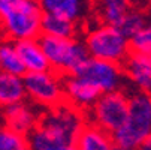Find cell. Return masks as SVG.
<instances>
[{
	"instance_id": "20",
	"label": "cell",
	"mask_w": 151,
	"mask_h": 150,
	"mask_svg": "<svg viewBox=\"0 0 151 150\" xmlns=\"http://www.w3.org/2000/svg\"><path fill=\"white\" fill-rule=\"evenodd\" d=\"M29 149L27 135H23L6 125H0V150H26Z\"/></svg>"
},
{
	"instance_id": "17",
	"label": "cell",
	"mask_w": 151,
	"mask_h": 150,
	"mask_svg": "<svg viewBox=\"0 0 151 150\" xmlns=\"http://www.w3.org/2000/svg\"><path fill=\"white\" fill-rule=\"evenodd\" d=\"M27 99L21 75L0 71V108Z\"/></svg>"
},
{
	"instance_id": "8",
	"label": "cell",
	"mask_w": 151,
	"mask_h": 150,
	"mask_svg": "<svg viewBox=\"0 0 151 150\" xmlns=\"http://www.w3.org/2000/svg\"><path fill=\"white\" fill-rule=\"evenodd\" d=\"M72 75H79L87 80L90 84L99 89L100 93L124 90L127 81L121 65L94 57H88L85 62H82Z\"/></svg>"
},
{
	"instance_id": "21",
	"label": "cell",
	"mask_w": 151,
	"mask_h": 150,
	"mask_svg": "<svg viewBox=\"0 0 151 150\" xmlns=\"http://www.w3.org/2000/svg\"><path fill=\"white\" fill-rule=\"evenodd\" d=\"M130 47L135 51H151V21L130 39Z\"/></svg>"
},
{
	"instance_id": "24",
	"label": "cell",
	"mask_w": 151,
	"mask_h": 150,
	"mask_svg": "<svg viewBox=\"0 0 151 150\" xmlns=\"http://www.w3.org/2000/svg\"><path fill=\"white\" fill-rule=\"evenodd\" d=\"M148 93H150V96H151V90H150V92H148Z\"/></svg>"
},
{
	"instance_id": "25",
	"label": "cell",
	"mask_w": 151,
	"mask_h": 150,
	"mask_svg": "<svg viewBox=\"0 0 151 150\" xmlns=\"http://www.w3.org/2000/svg\"><path fill=\"white\" fill-rule=\"evenodd\" d=\"M35 2H40V0H35Z\"/></svg>"
},
{
	"instance_id": "2",
	"label": "cell",
	"mask_w": 151,
	"mask_h": 150,
	"mask_svg": "<svg viewBox=\"0 0 151 150\" xmlns=\"http://www.w3.org/2000/svg\"><path fill=\"white\" fill-rule=\"evenodd\" d=\"M114 149L136 150L151 135V96L136 90L129 96V111L124 123L111 134Z\"/></svg>"
},
{
	"instance_id": "14",
	"label": "cell",
	"mask_w": 151,
	"mask_h": 150,
	"mask_svg": "<svg viewBox=\"0 0 151 150\" xmlns=\"http://www.w3.org/2000/svg\"><path fill=\"white\" fill-rule=\"evenodd\" d=\"M75 149L79 150H114L112 135L94 123L85 122L78 134Z\"/></svg>"
},
{
	"instance_id": "1",
	"label": "cell",
	"mask_w": 151,
	"mask_h": 150,
	"mask_svg": "<svg viewBox=\"0 0 151 150\" xmlns=\"http://www.w3.org/2000/svg\"><path fill=\"white\" fill-rule=\"evenodd\" d=\"M85 113L63 101L40 113L35 129L27 134L32 150H73L76 138L85 125Z\"/></svg>"
},
{
	"instance_id": "5",
	"label": "cell",
	"mask_w": 151,
	"mask_h": 150,
	"mask_svg": "<svg viewBox=\"0 0 151 150\" xmlns=\"http://www.w3.org/2000/svg\"><path fill=\"white\" fill-rule=\"evenodd\" d=\"M82 42L90 57L114 62L118 65H123L132 51L130 39H127L117 26L103 23L85 30Z\"/></svg>"
},
{
	"instance_id": "16",
	"label": "cell",
	"mask_w": 151,
	"mask_h": 150,
	"mask_svg": "<svg viewBox=\"0 0 151 150\" xmlns=\"http://www.w3.org/2000/svg\"><path fill=\"white\" fill-rule=\"evenodd\" d=\"M81 26L82 24L64 17L44 12L40 21V35H50L57 38H78Z\"/></svg>"
},
{
	"instance_id": "22",
	"label": "cell",
	"mask_w": 151,
	"mask_h": 150,
	"mask_svg": "<svg viewBox=\"0 0 151 150\" xmlns=\"http://www.w3.org/2000/svg\"><path fill=\"white\" fill-rule=\"evenodd\" d=\"M141 149H145V150H151V135L145 140V143L142 144V147Z\"/></svg>"
},
{
	"instance_id": "7",
	"label": "cell",
	"mask_w": 151,
	"mask_h": 150,
	"mask_svg": "<svg viewBox=\"0 0 151 150\" xmlns=\"http://www.w3.org/2000/svg\"><path fill=\"white\" fill-rule=\"evenodd\" d=\"M23 81L27 99L40 108H51L64 101L63 77L52 69L26 72L23 75Z\"/></svg>"
},
{
	"instance_id": "23",
	"label": "cell",
	"mask_w": 151,
	"mask_h": 150,
	"mask_svg": "<svg viewBox=\"0 0 151 150\" xmlns=\"http://www.w3.org/2000/svg\"><path fill=\"white\" fill-rule=\"evenodd\" d=\"M0 125H2V114H0Z\"/></svg>"
},
{
	"instance_id": "10",
	"label": "cell",
	"mask_w": 151,
	"mask_h": 150,
	"mask_svg": "<svg viewBox=\"0 0 151 150\" xmlns=\"http://www.w3.org/2000/svg\"><path fill=\"white\" fill-rule=\"evenodd\" d=\"M123 71L138 90H151V51H135L132 50L123 62Z\"/></svg>"
},
{
	"instance_id": "4",
	"label": "cell",
	"mask_w": 151,
	"mask_h": 150,
	"mask_svg": "<svg viewBox=\"0 0 151 150\" xmlns=\"http://www.w3.org/2000/svg\"><path fill=\"white\" fill-rule=\"evenodd\" d=\"M39 44L44 50L50 69L61 77L72 75L82 62L90 56L84 42L78 38H57L50 35H39Z\"/></svg>"
},
{
	"instance_id": "11",
	"label": "cell",
	"mask_w": 151,
	"mask_h": 150,
	"mask_svg": "<svg viewBox=\"0 0 151 150\" xmlns=\"http://www.w3.org/2000/svg\"><path fill=\"white\" fill-rule=\"evenodd\" d=\"M64 84V101H68L81 111H87L96 102V99L102 95L97 87L90 84L79 75H68L63 77Z\"/></svg>"
},
{
	"instance_id": "18",
	"label": "cell",
	"mask_w": 151,
	"mask_h": 150,
	"mask_svg": "<svg viewBox=\"0 0 151 150\" xmlns=\"http://www.w3.org/2000/svg\"><path fill=\"white\" fill-rule=\"evenodd\" d=\"M0 71L21 75V77L26 74L24 65L19 59L14 41L0 42Z\"/></svg>"
},
{
	"instance_id": "3",
	"label": "cell",
	"mask_w": 151,
	"mask_h": 150,
	"mask_svg": "<svg viewBox=\"0 0 151 150\" xmlns=\"http://www.w3.org/2000/svg\"><path fill=\"white\" fill-rule=\"evenodd\" d=\"M42 15L35 0H0V27L9 41L39 38Z\"/></svg>"
},
{
	"instance_id": "6",
	"label": "cell",
	"mask_w": 151,
	"mask_h": 150,
	"mask_svg": "<svg viewBox=\"0 0 151 150\" xmlns=\"http://www.w3.org/2000/svg\"><path fill=\"white\" fill-rule=\"evenodd\" d=\"M129 111V95L124 90L102 93L96 102L85 111L87 122L97 125L106 132H115L124 123Z\"/></svg>"
},
{
	"instance_id": "9",
	"label": "cell",
	"mask_w": 151,
	"mask_h": 150,
	"mask_svg": "<svg viewBox=\"0 0 151 150\" xmlns=\"http://www.w3.org/2000/svg\"><path fill=\"white\" fill-rule=\"evenodd\" d=\"M40 113H42L40 107L35 105L33 102L29 104L26 102V99L0 108L2 123L23 135H27L35 129V126L39 122Z\"/></svg>"
},
{
	"instance_id": "15",
	"label": "cell",
	"mask_w": 151,
	"mask_h": 150,
	"mask_svg": "<svg viewBox=\"0 0 151 150\" xmlns=\"http://www.w3.org/2000/svg\"><path fill=\"white\" fill-rule=\"evenodd\" d=\"M130 9V0H93V14L103 24L117 26Z\"/></svg>"
},
{
	"instance_id": "12",
	"label": "cell",
	"mask_w": 151,
	"mask_h": 150,
	"mask_svg": "<svg viewBox=\"0 0 151 150\" xmlns=\"http://www.w3.org/2000/svg\"><path fill=\"white\" fill-rule=\"evenodd\" d=\"M44 12L60 15L75 23L85 24L93 14V0H40Z\"/></svg>"
},
{
	"instance_id": "19",
	"label": "cell",
	"mask_w": 151,
	"mask_h": 150,
	"mask_svg": "<svg viewBox=\"0 0 151 150\" xmlns=\"http://www.w3.org/2000/svg\"><path fill=\"white\" fill-rule=\"evenodd\" d=\"M148 21H150V18L144 11H141L138 8H132L121 18L117 27L127 39H132L136 33H139L148 24Z\"/></svg>"
},
{
	"instance_id": "13",
	"label": "cell",
	"mask_w": 151,
	"mask_h": 150,
	"mask_svg": "<svg viewBox=\"0 0 151 150\" xmlns=\"http://www.w3.org/2000/svg\"><path fill=\"white\" fill-rule=\"evenodd\" d=\"M15 48L24 65L26 72H39L50 69V63L37 38L15 41Z\"/></svg>"
}]
</instances>
